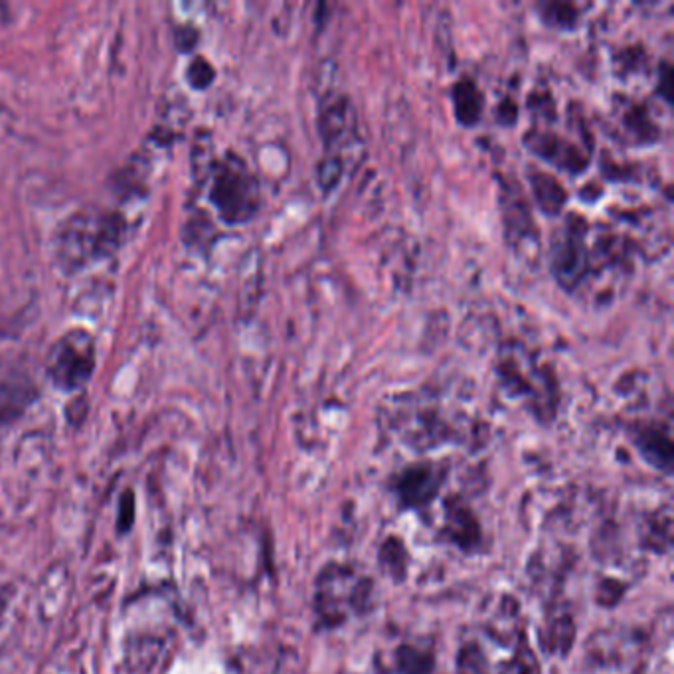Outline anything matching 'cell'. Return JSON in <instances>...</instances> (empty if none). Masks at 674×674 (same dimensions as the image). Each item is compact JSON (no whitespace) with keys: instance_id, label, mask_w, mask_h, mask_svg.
I'll use <instances>...</instances> for the list:
<instances>
[{"instance_id":"1","label":"cell","mask_w":674,"mask_h":674,"mask_svg":"<svg viewBox=\"0 0 674 674\" xmlns=\"http://www.w3.org/2000/svg\"><path fill=\"white\" fill-rule=\"evenodd\" d=\"M95 366V346L85 331L62 336L48 356V376L58 388L75 390L92 376Z\"/></svg>"}]
</instances>
